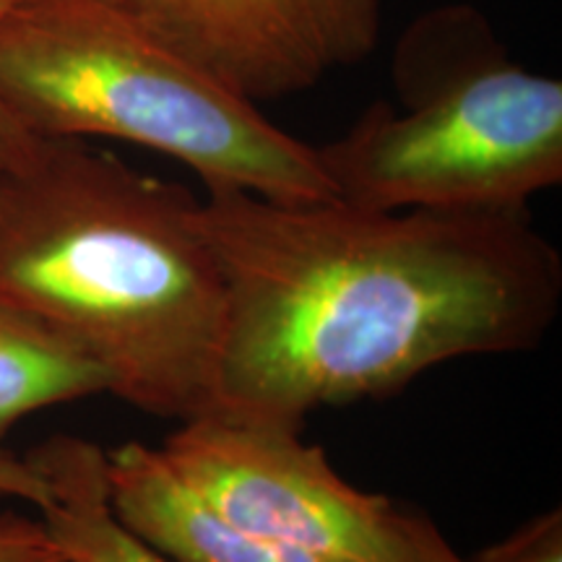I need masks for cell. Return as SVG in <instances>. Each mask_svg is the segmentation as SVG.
I'll use <instances>...</instances> for the list:
<instances>
[{
	"instance_id": "cell-1",
	"label": "cell",
	"mask_w": 562,
	"mask_h": 562,
	"mask_svg": "<svg viewBox=\"0 0 562 562\" xmlns=\"http://www.w3.org/2000/svg\"><path fill=\"white\" fill-rule=\"evenodd\" d=\"M203 235L227 323L214 412L300 430L438 364L529 351L562 302V258L526 211H372L209 188Z\"/></svg>"
},
{
	"instance_id": "cell-2",
	"label": "cell",
	"mask_w": 562,
	"mask_h": 562,
	"mask_svg": "<svg viewBox=\"0 0 562 562\" xmlns=\"http://www.w3.org/2000/svg\"><path fill=\"white\" fill-rule=\"evenodd\" d=\"M0 300L81 349L108 393L186 422L214 412L227 292L201 199L81 138L0 167Z\"/></svg>"
},
{
	"instance_id": "cell-3",
	"label": "cell",
	"mask_w": 562,
	"mask_h": 562,
	"mask_svg": "<svg viewBox=\"0 0 562 562\" xmlns=\"http://www.w3.org/2000/svg\"><path fill=\"white\" fill-rule=\"evenodd\" d=\"M0 102L34 138H117L209 188L336 199L318 151L110 0H19L0 19Z\"/></svg>"
},
{
	"instance_id": "cell-4",
	"label": "cell",
	"mask_w": 562,
	"mask_h": 562,
	"mask_svg": "<svg viewBox=\"0 0 562 562\" xmlns=\"http://www.w3.org/2000/svg\"><path fill=\"white\" fill-rule=\"evenodd\" d=\"M404 112L375 102L315 146L334 195L372 211H526L562 182V81L510 60L472 5L414 21L393 55Z\"/></svg>"
},
{
	"instance_id": "cell-5",
	"label": "cell",
	"mask_w": 562,
	"mask_h": 562,
	"mask_svg": "<svg viewBox=\"0 0 562 562\" xmlns=\"http://www.w3.org/2000/svg\"><path fill=\"white\" fill-rule=\"evenodd\" d=\"M159 453L229 524L323 562H425L412 510L351 487L300 430L201 414L178 422Z\"/></svg>"
},
{
	"instance_id": "cell-6",
	"label": "cell",
	"mask_w": 562,
	"mask_h": 562,
	"mask_svg": "<svg viewBox=\"0 0 562 562\" xmlns=\"http://www.w3.org/2000/svg\"><path fill=\"white\" fill-rule=\"evenodd\" d=\"M261 104L313 89L375 50L381 0H110Z\"/></svg>"
},
{
	"instance_id": "cell-7",
	"label": "cell",
	"mask_w": 562,
	"mask_h": 562,
	"mask_svg": "<svg viewBox=\"0 0 562 562\" xmlns=\"http://www.w3.org/2000/svg\"><path fill=\"white\" fill-rule=\"evenodd\" d=\"M108 487L115 516L175 562H323L311 552L229 524L188 490L159 448H108Z\"/></svg>"
},
{
	"instance_id": "cell-8",
	"label": "cell",
	"mask_w": 562,
	"mask_h": 562,
	"mask_svg": "<svg viewBox=\"0 0 562 562\" xmlns=\"http://www.w3.org/2000/svg\"><path fill=\"white\" fill-rule=\"evenodd\" d=\"M47 484L40 521L63 562H175L115 516L108 448L79 435H53L26 453Z\"/></svg>"
},
{
	"instance_id": "cell-9",
	"label": "cell",
	"mask_w": 562,
	"mask_h": 562,
	"mask_svg": "<svg viewBox=\"0 0 562 562\" xmlns=\"http://www.w3.org/2000/svg\"><path fill=\"white\" fill-rule=\"evenodd\" d=\"M108 393V375L81 349L0 300V432L50 406Z\"/></svg>"
},
{
	"instance_id": "cell-10",
	"label": "cell",
	"mask_w": 562,
	"mask_h": 562,
	"mask_svg": "<svg viewBox=\"0 0 562 562\" xmlns=\"http://www.w3.org/2000/svg\"><path fill=\"white\" fill-rule=\"evenodd\" d=\"M469 562H562V510L539 513Z\"/></svg>"
},
{
	"instance_id": "cell-11",
	"label": "cell",
	"mask_w": 562,
	"mask_h": 562,
	"mask_svg": "<svg viewBox=\"0 0 562 562\" xmlns=\"http://www.w3.org/2000/svg\"><path fill=\"white\" fill-rule=\"evenodd\" d=\"M0 562H63L40 518L0 513Z\"/></svg>"
},
{
	"instance_id": "cell-12",
	"label": "cell",
	"mask_w": 562,
	"mask_h": 562,
	"mask_svg": "<svg viewBox=\"0 0 562 562\" xmlns=\"http://www.w3.org/2000/svg\"><path fill=\"white\" fill-rule=\"evenodd\" d=\"M0 497L30 503L40 508L47 501V484L26 456L11 451L5 432H0Z\"/></svg>"
},
{
	"instance_id": "cell-13",
	"label": "cell",
	"mask_w": 562,
	"mask_h": 562,
	"mask_svg": "<svg viewBox=\"0 0 562 562\" xmlns=\"http://www.w3.org/2000/svg\"><path fill=\"white\" fill-rule=\"evenodd\" d=\"M19 0H0V19L3 13L16 5ZM40 138H34L16 123V117L11 115L9 108L0 102V167H13L19 161H24L34 151Z\"/></svg>"
},
{
	"instance_id": "cell-14",
	"label": "cell",
	"mask_w": 562,
	"mask_h": 562,
	"mask_svg": "<svg viewBox=\"0 0 562 562\" xmlns=\"http://www.w3.org/2000/svg\"><path fill=\"white\" fill-rule=\"evenodd\" d=\"M409 521L414 542H417L425 562H469L467 558H461V554L456 552V547L448 542L446 537H442V531L432 524L430 516L412 510Z\"/></svg>"
}]
</instances>
